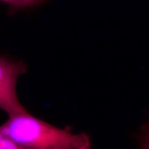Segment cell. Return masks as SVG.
<instances>
[{
    "mask_svg": "<svg viewBox=\"0 0 149 149\" xmlns=\"http://www.w3.org/2000/svg\"><path fill=\"white\" fill-rule=\"evenodd\" d=\"M0 149H30L20 146L0 131Z\"/></svg>",
    "mask_w": 149,
    "mask_h": 149,
    "instance_id": "3",
    "label": "cell"
},
{
    "mask_svg": "<svg viewBox=\"0 0 149 149\" xmlns=\"http://www.w3.org/2000/svg\"><path fill=\"white\" fill-rule=\"evenodd\" d=\"M0 1L8 3L9 5L12 7H14V8H17L19 3L20 2V0H0Z\"/></svg>",
    "mask_w": 149,
    "mask_h": 149,
    "instance_id": "6",
    "label": "cell"
},
{
    "mask_svg": "<svg viewBox=\"0 0 149 149\" xmlns=\"http://www.w3.org/2000/svg\"><path fill=\"white\" fill-rule=\"evenodd\" d=\"M26 71L23 61L0 56V109L8 117L28 113L19 102L16 90L19 77Z\"/></svg>",
    "mask_w": 149,
    "mask_h": 149,
    "instance_id": "2",
    "label": "cell"
},
{
    "mask_svg": "<svg viewBox=\"0 0 149 149\" xmlns=\"http://www.w3.org/2000/svg\"><path fill=\"white\" fill-rule=\"evenodd\" d=\"M0 131L17 144L30 149H92L86 133L56 127L28 113L8 117Z\"/></svg>",
    "mask_w": 149,
    "mask_h": 149,
    "instance_id": "1",
    "label": "cell"
},
{
    "mask_svg": "<svg viewBox=\"0 0 149 149\" xmlns=\"http://www.w3.org/2000/svg\"><path fill=\"white\" fill-rule=\"evenodd\" d=\"M148 135V133H147ZM146 133L144 137H142L143 140L141 141V148L140 149H149L148 147V137Z\"/></svg>",
    "mask_w": 149,
    "mask_h": 149,
    "instance_id": "5",
    "label": "cell"
},
{
    "mask_svg": "<svg viewBox=\"0 0 149 149\" xmlns=\"http://www.w3.org/2000/svg\"><path fill=\"white\" fill-rule=\"evenodd\" d=\"M42 0H20V2L19 3L17 8H25L29 7L31 6L34 5L35 3L40 2Z\"/></svg>",
    "mask_w": 149,
    "mask_h": 149,
    "instance_id": "4",
    "label": "cell"
}]
</instances>
